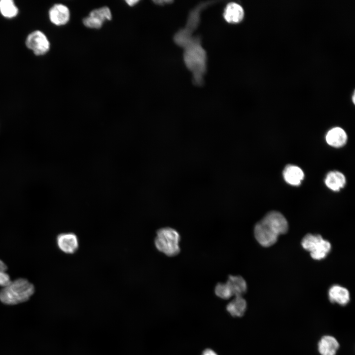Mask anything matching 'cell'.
<instances>
[{"label": "cell", "instance_id": "1", "mask_svg": "<svg viewBox=\"0 0 355 355\" xmlns=\"http://www.w3.org/2000/svg\"><path fill=\"white\" fill-rule=\"evenodd\" d=\"M179 46L183 49V61L193 76V83L198 86L203 83L207 69V54L198 36H192L182 41Z\"/></svg>", "mask_w": 355, "mask_h": 355}, {"label": "cell", "instance_id": "2", "mask_svg": "<svg viewBox=\"0 0 355 355\" xmlns=\"http://www.w3.org/2000/svg\"><path fill=\"white\" fill-rule=\"evenodd\" d=\"M288 223L280 212L271 211L258 222L254 228V235L258 243L268 247L274 245L279 235L286 233Z\"/></svg>", "mask_w": 355, "mask_h": 355}, {"label": "cell", "instance_id": "3", "mask_svg": "<svg viewBox=\"0 0 355 355\" xmlns=\"http://www.w3.org/2000/svg\"><path fill=\"white\" fill-rule=\"evenodd\" d=\"M35 292L34 285L28 280L18 278L2 287L0 301L7 305H15L28 300Z\"/></svg>", "mask_w": 355, "mask_h": 355}, {"label": "cell", "instance_id": "4", "mask_svg": "<svg viewBox=\"0 0 355 355\" xmlns=\"http://www.w3.org/2000/svg\"><path fill=\"white\" fill-rule=\"evenodd\" d=\"M180 236L175 229L165 227L158 229L154 239L156 248L160 252L168 256H175L180 251L179 243Z\"/></svg>", "mask_w": 355, "mask_h": 355}, {"label": "cell", "instance_id": "5", "mask_svg": "<svg viewBox=\"0 0 355 355\" xmlns=\"http://www.w3.org/2000/svg\"><path fill=\"white\" fill-rule=\"evenodd\" d=\"M304 249L310 252L311 256L315 260L325 258L331 248L330 243L319 234H308L301 241Z\"/></svg>", "mask_w": 355, "mask_h": 355}, {"label": "cell", "instance_id": "6", "mask_svg": "<svg viewBox=\"0 0 355 355\" xmlns=\"http://www.w3.org/2000/svg\"><path fill=\"white\" fill-rule=\"evenodd\" d=\"M25 44L27 47L37 56L45 54L50 47L47 37L39 30L34 31L29 34L26 39Z\"/></svg>", "mask_w": 355, "mask_h": 355}, {"label": "cell", "instance_id": "7", "mask_svg": "<svg viewBox=\"0 0 355 355\" xmlns=\"http://www.w3.org/2000/svg\"><path fill=\"white\" fill-rule=\"evenodd\" d=\"M56 243L58 248L63 252L72 254L78 249L79 243L76 235L73 233H63L58 235Z\"/></svg>", "mask_w": 355, "mask_h": 355}, {"label": "cell", "instance_id": "8", "mask_svg": "<svg viewBox=\"0 0 355 355\" xmlns=\"http://www.w3.org/2000/svg\"><path fill=\"white\" fill-rule=\"evenodd\" d=\"M50 21L56 26L66 24L70 18V12L68 7L61 3L53 5L48 12Z\"/></svg>", "mask_w": 355, "mask_h": 355}, {"label": "cell", "instance_id": "9", "mask_svg": "<svg viewBox=\"0 0 355 355\" xmlns=\"http://www.w3.org/2000/svg\"><path fill=\"white\" fill-rule=\"evenodd\" d=\"M328 295L331 302L341 306L347 305L350 300L348 290L339 285H332L328 290Z\"/></svg>", "mask_w": 355, "mask_h": 355}, {"label": "cell", "instance_id": "10", "mask_svg": "<svg viewBox=\"0 0 355 355\" xmlns=\"http://www.w3.org/2000/svg\"><path fill=\"white\" fill-rule=\"evenodd\" d=\"M244 11L243 7L235 2H230L226 6L223 17L225 20L231 24L240 23L243 19Z\"/></svg>", "mask_w": 355, "mask_h": 355}, {"label": "cell", "instance_id": "11", "mask_svg": "<svg viewBox=\"0 0 355 355\" xmlns=\"http://www.w3.org/2000/svg\"><path fill=\"white\" fill-rule=\"evenodd\" d=\"M339 348V342L331 335L323 336L318 343V351L320 355H336Z\"/></svg>", "mask_w": 355, "mask_h": 355}, {"label": "cell", "instance_id": "12", "mask_svg": "<svg viewBox=\"0 0 355 355\" xmlns=\"http://www.w3.org/2000/svg\"><path fill=\"white\" fill-rule=\"evenodd\" d=\"M283 177L284 180L289 184L297 186L301 184L304 178L302 170L297 166L288 165L284 169Z\"/></svg>", "mask_w": 355, "mask_h": 355}, {"label": "cell", "instance_id": "13", "mask_svg": "<svg viewBox=\"0 0 355 355\" xmlns=\"http://www.w3.org/2000/svg\"><path fill=\"white\" fill-rule=\"evenodd\" d=\"M325 139L329 145L335 147H340L346 143L347 135L343 129L336 127L331 129L327 132Z\"/></svg>", "mask_w": 355, "mask_h": 355}, {"label": "cell", "instance_id": "14", "mask_svg": "<svg viewBox=\"0 0 355 355\" xmlns=\"http://www.w3.org/2000/svg\"><path fill=\"white\" fill-rule=\"evenodd\" d=\"M226 283L233 296H242L247 291V283L242 276L229 275Z\"/></svg>", "mask_w": 355, "mask_h": 355}, {"label": "cell", "instance_id": "15", "mask_svg": "<svg viewBox=\"0 0 355 355\" xmlns=\"http://www.w3.org/2000/svg\"><path fill=\"white\" fill-rule=\"evenodd\" d=\"M346 178L342 173L339 171L329 172L325 179L326 186L334 191H339L346 184Z\"/></svg>", "mask_w": 355, "mask_h": 355}, {"label": "cell", "instance_id": "16", "mask_svg": "<svg viewBox=\"0 0 355 355\" xmlns=\"http://www.w3.org/2000/svg\"><path fill=\"white\" fill-rule=\"evenodd\" d=\"M247 303L242 296H235L226 306L227 312L233 317L243 316L247 309Z\"/></svg>", "mask_w": 355, "mask_h": 355}, {"label": "cell", "instance_id": "17", "mask_svg": "<svg viewBox=\"0 0 355 355\" xmlns=\"http://www.w3.org/2000/svg\"><path fill=\"white\" fill-rule=\"evenodd\" d=\"M0 12L6 18H12L16 17L19 10L12 0H0Z\"/></svg>", "mask_w": 355, "mask_h": 355}, {"label": "cell", "instance_id": "18", "mask_svg": "<svg viewBox=\"0 0 355 355\" xmlns=\"http://www.w3.org/2000/svg\"><path fill=\"white\" fill-rule=\"evenodd\" d=\"M89 16L103 24L106 21L111 20L112 17L110 9L106 6L93 10Z\"/></svg>", "mask_w": 355, "mask_h": 355}, {"label": "cell", "instance_id": "19", "mask_svg": "<svg viewBox=\"0 0 355 355\" xmlns=\"http://www.w3.org/2000/svg\"><path fill=\"white\" fill-rule=\"evenodd\" d=\"M214 292L217 296L223 299H228L233 296L226 283L217 284L214 288Z\"/></svg>", "mask_w": 355, "mask_h": 355}, {"label": "cell", "instance_id": "20", "mask_svg": "<svg viewBox=\"0 0 355 355\" xmlns=\"http://www.w3.org/2000/svg\"><path fill=\"white\" fill-rule=\"evenodd\" d=\"M7 267L3 261L0 259V286L4 287L11 281L9 275L7 273Z\"/></svg>", "mask_w": 355, "mask_h": 355}, {"label": "cell", "instance_id": "21", "mask_svg": "<svg viewBox=\"0 0 355 355\" xmlns=\"http://www.w3.org/2000/svg\"><path fill=\"white\" fill-rule=\"evenodd\" d=\"M83 23L85 27L91 29H99L103 25L102 23L89 16L83 19Z\"/></svg>", "mask_w": 355, "mask_h": 355}, {"label": "cell", "instance_id": "22", "mask_svg": "<svg viewBox=\"0 0 355 355\" xmlns=\"http://www.w3.org/2000/svg\"><path fill=\"white\" fill-rule=\"evenodd\" d=\"M202 355H217L211 349H206L202 353Z\"/></svg>", "mask_w": 355, "mask_h": 355}, {"label": "cell", "instance_id": "23", "mask_svg": "<svg viewBox=\"0 0 355 355\" xmlns=\"http://www.w3.org/2000/svg\"><path fill=\"white\" fill-rule=\"evenodd\" d=\"M139 1L137 0H126V2L127 3V4L130 6H134L135 4L138 3Z\"/></svg>", "mask_w": 355, "mask_h": 355}, {"label": "cell", "instance_id": "24", "mask_svg": "<svg viewBox=\"0 0 355 355\" xmlns=\"http://www.w3.org/2000/svg\"><path fill=\"white\" fill-rule=\"evenodd\" d=\"M154 2H155L157 4L159 5H162L166 4L167 3H169L171 2H173L172 1H169V0H155L153 1Z\"/></svg>", "mask_w": 355, "mask_h": 355}, {"label": "cell", "instance_id": "25", "mask_svg": "<svg viewBox=\"0 0 355 355\" xmlns=\"http://www.w3.org/2000/svg\"><path fill=\"white\" fill-rule=\"evenodd\" d=\"M353 101L354 103H355V93L354 94L353 97Z\"/></svg>", "mask_w": 355, "mask_h": 355}]
</instances>
